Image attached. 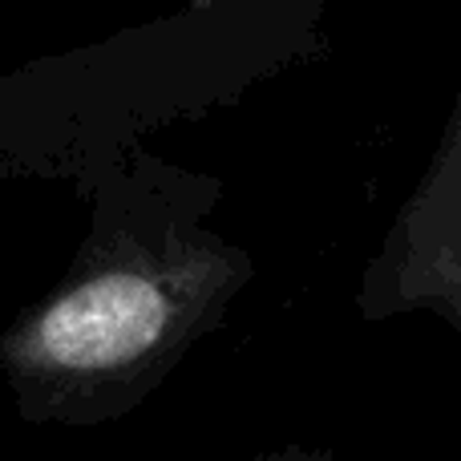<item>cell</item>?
<instances>
[{
	"instance_id": "7a4b0ae2",
	"label": "cell",
	"mask_w": 461,
	"mask_h": 461,
	"mask_svg": "<svg viewBox=\"0 0 461 461\" xmlns=\"http://www.w3.org/2000/svg\"><path fill=\"white\" fill-rule=\"evenodd\" d=\"M239 5L194 0L110 41L0 73V170L86 186L138 138L215 94Z\"/></svg>"
},
{
	"instance_id": "6da1fadb",
	"label": "cell",
	"mask_w": 461,
	"mask_h": 461,
	"mask_svg": "<svg viewBox=\"0 0 461 461\" xmlns=\"http://www.w3.org/2000/svg\"><path fill=\"white\" fill-rule=\"evenodd\" d=\"M81 191L89 230L73 263L0 332V376L32 425L134 413L251 279L247 251L207 227V175L134 146Z\"/></svg>"
},
{
	"instance_id": "3957f363",
	"label": "cell",
	"mask_w": 461,
	"mask_h": 461,
	"mask_svg": "<svg viewBox=\"0 0 461 461\" xmlns=\"http://www.w3.org/2000/svg\"><path fill=\"white\" fill-rule=\"evenodd\" d=\"M449 162H461V122L454 130V142H449Z\"/></svg>"
}]
</instances>
